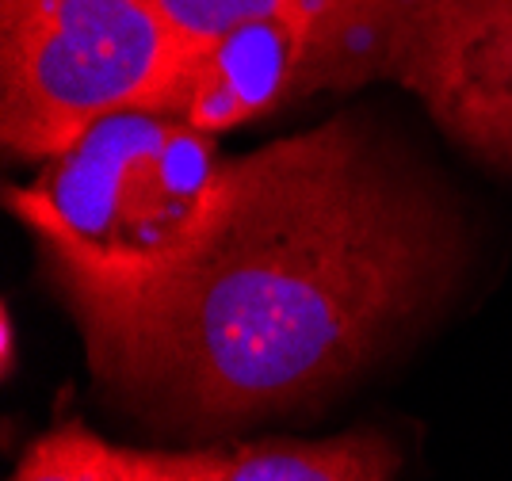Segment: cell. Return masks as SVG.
<instances>
[{
  "label": "cell",
  "instance_id": "cell-1",
  "mask_svg": "<svg viewBox=\"0 0 512 481\" xmlns=\"http://www.w3.org/2000/svg\"><path fill=\"white\" fill-rule=\"evenodd\" d=\"M459 222L363 115L230 157L203 245L153 287L69 302L92 375L188 424L295 409L440 302Z\"/></svg>",
  "mask_w": 512,
  "mask_h": 481
},
{
  "label": "cell",
  "instance_id": "cell-2",
  "mask_svg": "<svg viewBox=\"0 0 512 481\" xmlns=\"http://www.w3.org/2000/svg\"><path fill=\"white\" fill-rule=\"evenodd\" d=\"M226 165L214 134L130 107L43 161L8 207L39 237L65 302L119 298L176 272L211 233Z\"/></svg>",
  "mask_w": 512,
  "mask_h": 481
},
{
  "label": "cell",
  "instance_id": "cell-3",
  "mask_svg": "<svg viewBox=\"0 0 512 481\" xmlns=\"http://www.w3.org/2000/svg\"><path fill=\"white\" fill-rule=\"evenodd\" d=\"M203 39L157 0H0V138L50 161L115 111H157Z\"/></svg>",
  "mask_w": 512,
  "mask_h": 481
},
{
  "label": "cell",
  "instance_id": "cell-4",
  "mask_svg": "<svg viewBox=\"0 0 512 481\" xmlns=\"http://www.w3.org/2000/svg\"><path fill=\"white\" fill-rule=\"evenodd\" d=\"M394 35L383 27L272 12L203 39L188 77L157 111L180 115L203 134L276 115L279 107L386 77Z\"/></svg>",
  "mask_w": 512,
  "mask_h": 481
},
{
  "label": "cell",
  "instance_id": "cell-5",
  "mask_svg": "<svg viewBox=\"0 0 512 481\" xmlns=\"http://www.w3.org/2000/svg\"><path fill=\"white\" fill-rule=\"evenodd\" d=\"M386 77L451 142L512 168V0H417L394 31Z\"/></svg>",
  "mask_w": 512,
  "mask_h": 481
},
{
  "label": "cell",
  "instance_id": "cell-6",
  "mask_svg": "<svg viewBox=\"0 0 512 481\" xmlns=\"http://www.w3.org/2000/svg\"><path fill=\"white\" fill-rule=\"evenodd\" d=\"M398 451L383 432L333 440H260L222 451V481H394Z\"/></svg>",
  "mask_w": 512,
  "mask_h": 481
},
{
  "label": "cell",
  "instance_id": "cell-7",
  "mask_svg": "<svg viewBox=\"0 0 512 481\" xmlns=\"http://www.w3.org/2000/svg\"><path fill=\"white\" fill-rule=\"evenodd\" d=\"M157 4L188 35L214 39L237 23L272 16V12H302V16H318V20L383 27L394 35L417 0H157Z\"/></svg>",
  "mask_w": 512,
  "mask_h": 481
},
{
  "label": "cell",
  "instance_id": "cell-8",
  "mask_svg": "<svg viewBox=\"0 0 512 481\" xmlns=\"http://www.w3.org/2000/svg\"><path fill=\"white\" fill-rule=\"evenodd\" d=\"M119 451L88 428H58L27 447L12 481H115Z\"/></svg>",
  "mask_w": 512,
  "mask_h": 481
},
{
  "label": "cell",
  "instance_id": "cell-9",
  "mask_svg": "<svg viewBox=\"0 0 512 481\" xmlns=\"http://www.w3.org/2000/svg\"><path fill=\"white\" fill-rule=\"evenodd\" d=\"M115 481H222V451H119Z\"/></svg>",
  "mask_w": 512,
  "mask_h": 481
},
{
  "label": "cell",
  "instance_id": "cell-10",
  "mask_svg": "<svg viewBox=\"0 0 512 481\" xmlns=\"http://www.w3.org/2000/svg\"><path fill=\"white\" fill-rule=\"evenodd\" d=\"M4 371H12V321L4 314Z\"/></svg>",
  "mask_w": 512,
  "mask_h": 481
}]
</instances>
